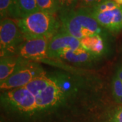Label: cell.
I'll list each match as a JSON object with an SVG mask.
<instances>
[{
	"label": "cell",
	"instance_id": "cell-1",
	"mask_svg": "<svg viewBox=\"0 0 122 122\" xmlns=\"http://www.w3.org/2000/svg\"><path fill=\"white\" fill-rule=\"evenodd\" d=\"M61 29L80 39L89 35H105V29L92 16L89 10L75 8L59 12Z\"/></svg>",
	"mask_w": 122,
	"mask_h": 122
},
{
	"label": "cell",
	"instance_id": "cell-2",
	"mask_svg": "<svg viewBox=\"0 0 122 122\" xmlns=\"http://www.w3.org/2000/svg\"><path fill=\"white\" fill-rule=\"evenodd\" d=\"M16 20L25 40L51 38L61 29V22L56 17V14L41 10Z\"/></svg>",
	"mask_w": 122,
	"mask_h": 122
},
{
	"label": "cell",
	"instance_id": "cell-3",
	"mask_svg": "<svg viewBox=\"0 0 122 122\" xmlns=\"http://www.w3.org/2000/svg\"><path fill=\"white\" fill-rule=\"evenodd\" d=\"M88 10L105 30L112 33L122 30V5L118 4L113 0H105Z\"/></svg>",
	"mask_w": 122,
	"mask_h": 122
},
{
	"label": "cell",
	"instance_id": "cell-4",
	"mask_svg": "<svg viewBox=\"0 0 122 122\" xmlns=\"http://www.w3.org/2000/svg\"><path fill=\"white\" fill-rule=\"evenodd\" d=\"M25 37L16 20L6 18L0 24L1 58L16 55L18 48L25 41Z\"/></svg>",
	"mask_w": 122,
	"mask_h": 122
},
{
	"label": "cell",
	"instance_id": "cell-5",
	"mask_svg": "<svg viewBox=\"0 0 122 122\" xmlns=\"http://www.w3.org/2000/svg\"><path fill=\"white\" fill-rule=\"evenodd\" d=\"M46 73L42 66L37 62L26 61L13 74L0 83L1 91L25 87L35 77Z\"/></svg>",
	"mask_w": 122,
	"mask_h": 122
},
{
	"label": "cell",
	"instance_id": "cell-6",
	"mask_svg": "<svg viewBox=\"0 0 122 122\" xmlns=\"http://www.w3.org/2000/svg\"><path fill=\"white\" fill-rule=\"evenodd\" d=\"M51 38L26 39L18 48L16 55L25 60L33 62L48 58V46Z\"/></svg>",
	"mask_w": 122,
	"mask_h": 122
},
{
	"label": "cell",
	"instance_id": "cell-7",
	"mask_svg": "<svg viewBox=\"0 0 122 122\" xmlns=\"http://www.w3.org/2000/svg\"><path fill=\"white\" fill-rule=\"evenodd\" d=\"M81 48L79 39L60 29L50 39L48 49V58L56 59L62 53Z\"/></svg>",
	"mask_w": 122,
	"mask_h": 122
},
{
	"label": "cell",
	"instance_id": "cell-8",
	"mask_svg": "<svg viewBox=\"0 0 122 122\" xmlns=\"http://www.w3.org/2000/svg\"><path fill=\"white\" fill-rule=\"evenodd\" d=\"M102 36L104 35L96 34L80 39L81 47L94 56H100L106 52V43Z\"/></svg>",
	"mask_w": 122,
	"mask_h": 122
},
{
	"label": "cell",
	"instance_id": "cell-9",
	"mask_svg": "<svg viewBox=\"0 0 122 122\" xmlns=\"http://www.w3.org/2000/svg\"><path fill=\"white\" fill-rule=\"evenodd\" d=\"M26 60L16 55L1 58L0 60V83L11 76Z\"/></svg>",
	"mask_w": 122,
	"mask_h": 122
},
{
	"label": "cell",
	"instance_id": "cell-10",
	"mask_svg": "<svg viewBox=\"0 0 122 122\" xmlns=\"http://www.w3.org/2000/svg\"><path fill=\"white\" fill-rule=\"evenodd\" d=\"M96 58L81 47L62 53L58 59L65 60L74 64H86L94 61Z\"/></svg>",
	"mask_w": 122,
	"mask_h": 122
},
{
	"label": "cell",
	"instance_id": "cell-11",
	"mask_svg": "<svg viewBox=\"0 0 122 122\" xmlns=\"http://www.w3.org/2000/svg\"><path fill=\"white\" fill-rule=\"evenodd\" d=\"M0 16L1 20L6 18L20 19L18 0H0Z\"/></svg>",
	"mask_w": 122,
	"mask_h": 122
},
{
	"label": "cell",
	"instance_id": "cell-12",
	"mask_svg": "<svg viewBox=\"0 0 122 122\" xmlns=\"http://www.w3.org/2000/svg\"><path fill=\"white\" fill-rule=\"evenodd\" d=\"M52 79L53 78H52V77L48 76L46 75V73H44L33 79L25 87L33 94L36 96L42 91H44L48 85L51 83Z\"/></svg>",
	"mask_w": 122,
	"mask_h": 122
},
{
	"label": "cell",
	"instance_id": "cell-13",
	"mask_svg": "<svg viewBox=\"0 0 122 122\" xmlns=\"http://www.w3.org/2000/svg\"><path fill=\"white\" fill-rule=\"evenodd\" d=\"M20 19L39 11L37 0H18Z\"/></svg>",
	"mask_w": 122,
	"mask_h": 122
},
{
	"label": "cell",
	"instance_id": "cell-14",
	"mask_svg": "<svg viewBox=\"0 0 122 122\" xmlns=\"http://www.w3.org/2000/svg\"><path fill=\"white\" fill-rule=\"evenodd\" d=\"M37 3L39 10L45 12L56 14L61 10L58 0H37Z\"/></svg>",
	"mask_w": 122,
	"mask_h": 122
},
{
	"label": "cell",
	"instance_id": "cell-15",
	"mask_svg": "<svg viewBox=\"0 0 122 122\" xmlns=\"http://www.w3.org/2000/svg\"><path fill=\"white\" fill-rule=\"evenodd\" d=\"M111 91L115 102L122 105V81L115 74L111 81Z\"/></svg>",
	"mask_w": 122,
	"mask_h": 122
},
{
	"label": "cell",
	"instance_id": "cell-16",
	"mask_svg": "<svg viewBox=\"0 0 122 122\" xmlns=\"http://www.w3.org/2000/svg\"><path fill=\"white\" fill-rule=\"evenodd\" d=\"M100 122H122V105H118L107 111Z\"/></svg>",
	"mask_w": 122,
	"mask_h": 122
},
{
	"label": "cell",
	"instance_id": "cell-17",
	"mask_svg": "<svg viewBox=\"0 0 122 122\" xmlns=\"http://www.w3.org/2000/svg\"><path fill=\"white\" fill-rule=\"evenodd\" d=\"M78 1L79 0H58L61 8L60 12L71 10L75 8L77 5Z\"/></svg>",
	"mask_w": 122,
	"mask_h": 122
},
{
	"label": "cell",
	"instance_id": "cell-18",
	"mask_svg": "<svg viewBox=\"0 0 122 122\" xmlns=\"http://www.w3.org/2000/svg\"><path fill=\"white\" fill-rule=\"evenodd\" d=\"M105 0H79L76 8H92L94 6L103 2Z\"/></svg>",
	"mask_w": 122,
	"mask_h": 122
}]
</instances>
